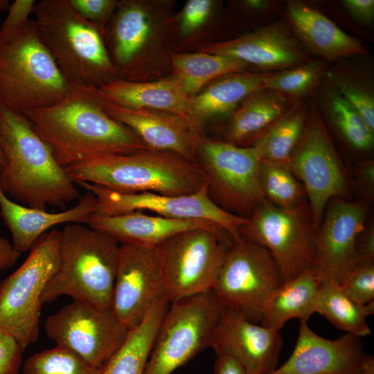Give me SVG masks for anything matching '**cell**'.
Returning <instances> with one entry per match:
<instances>
[{"label":"cell","mask_w":374,"mask_h":374,"mask_svg":"<svg viewBox=\"0 0 374 374\" xmlns=\"http://www.w3.org/2000/svg\"><path fill=\"white\" fill-rule=\"evenodd\" d=\"M22 114L64 169L100 154L149 148L132 130L107 114L95 87L75 85L60 101Z\"/></svg>","instance_id":"obj_1"},{"label":"cell","mask_w":374,"mask_h":374,"mask_svg":"<svg viewBox=\"0 0 374 374\" xmlns=\"http://www.w3.org/2000/svg\"><path fill=\"white\" fill-rule=\"evenodd\" d=\"M0 148L6 163L0 188L15 202L46 210L80 197L75 184L24 114L1 105Z\"/></svg>","instance_id":"obj_2"},{"label":"cell","mask_w":374,"mask_h":374,"mask_svg":"<svg viewBox=\"0 0 374 374\" xmlns=\"http://www.w3.org/2000/svg\"><path fill=\"white\" fill-rule=\"evenodd\" d=\"M75 183L88 182L122 193H193L205 184L197 166L174 152L143 149L95 156L65 168Z\"/></svg>","instance_id":"obj_3"},{"label":"cell","mask_w":374,"mask_h":374,"mask_svg":"<svg viewBox=\"0 0 374 374\" xmlns=\"http://www.w3.org/2000/svg\"><path fill=\"white\" fill-rule=\"evenodd\" d=\"M60 232L58 265L44 290L42 304L67 296L112 308L120 242L84 224H66Z\"/></svg>","instance_id":"obj_4"},{"label":"cell","mask_w":374,"mask_h":374,"mask_svg":"<svg viewBox=\"0 0 374 374\" xmlns=\"http://www.w3.org/2000/svg\"><path fill=\"white\" fill-rule=\"evenodd\" d=\"M179 19L161 3L118 1L105 30V40L117 78L150 81L170 65L168 46Z\"/></svg>","instance_id":"obj_5"},{"label":"cell","mask_w":374,"mask_h":374,"mask_svg":"<svg viewBox=\"0 0 374 374\" xmlns=\"http://www.w3.org/2000/svg\"><path fill=\"white\" fill-rule=\"evenodd\" d=\"M33 14L39 39L72 83L98 89L117 78L104 31L83 19L69 0L39 1Z\"/></svg>","instance_id":"obj_6"},{"label":"cell","mask_w":374,"mask_h":374,"mask_svg":"<svg viewBox=\"0 0 374 374\" xmlns=\"http://www.w3.org/2000/svg\"><path fill=\"white\" fill-rule=\"evenodd\" d=\"M75 86L45 48L31 19L0 43V105L23 113L64 98Z\"/></svg>","instance_id":"obj_7"},{"label":"cell","mask_w":374,"mask_h":374,"mask_svg":"<svg viewBox=\"0 0 374 374\" xmlns=\"http://www.w3.org/2000/svg\"><path fill=\"white\" fill-rule=\"evenodd\" d=\"M234 241L213 224L178 233L154 246L170 302L211 291Z\"/></svg>","instance_id":"obj_8"},{"label":"cell","mask_w":374,"mask_h":374,"mask_svg":"<svg viewBox=\"0 0 374 374\" xmlns=\"http://www.w3.org/2000/svg\"><path fill=\"white\" fill-rule=\"evenodd\" d=\"M60 234L54 229L41 235L24 262L0 280V330L24 350L38 338L42 295L58 265Z\"/></svg>","instance_id":"obj_9"},{"label":"cell","mask_w":374,"mask_h":374,"mask_svg":"<svg viewBox=\"0 0 374 374\" xmlns=\"http://www.w3.org/2000/svg\"><path fill=\"white\" fill-rule=\"evenodd\" d=\"M223 310L211 290L170 302L143 374H172L211 348Z\"/></svg>","instance_id":"obj_10"},{"label":"cell","mask_w":374,"mask_h":374,"mask_svg":"<svg viewBox=\"0 0 374 374\" xmlns=\"http://www.w3.org/2000/svg\"><path fill=\"white\" fill-rule=\"evenodd\" d=\"M261 159L253 146L202 137L195 163L211 199L223 210L248 218L267 202L260 184Z\"/></svg>","instance_id":"obj_11"},{"label":"cell","mask_w":374,"mask_h":374,"mask_svg":"<svg viewBox=\"0 0 374 374\" xmlns=\"http://www.w3.org/2000/svg\"><path fill=\"white\" fill-rule=\"evenodd\" d=\"M283 282L271 253L241 237L234 241L211 292L224 308L258 323L267 299Z\"/></svg>","instance_id":"obj_12"},{"label":"cell","mask_w":374,"mask_h":374,"mask_svg":"<svg viewBox=\"0 0 374 374\" xmlns=\"http://www.w3.org/2000/svg\"><path fill=\"white\" fill-rule=\"evenodd\" d=\"M288 165L304 188L317 230L329 202L344 199L348 185L343 163L315 108L308 114L304 131Z\"/></svg>","instance_id":"obj_13"},{"label":"cell","mask_w":374,"mask_h":374,"mask_svg":"<svg viewBox=\"0 0 374 374\" xmlns=\"http://www.w3.org/2000/svg\"><path fill=\"white\" fill-rule=\"evenodd\" d=\"M316 232L306 206L287 210L267 201L248 217L240 235L265 247L287 281L311 268Z\"/></svg>","instance_id":"obj_14"},{"label":"cell","mask_w":374,"mask_h":374,"mask_svg":"<svg viewBox=\"0 0 374 374\" xmlns=\"http://www.w3.org/2000/svg\"><path fill=\"white\" fill-rule=\"evenodd\" d=\"M47 337L87 363L101 368L126 339L130 330L112 308L73 301L48 316Z\"/></svg>","instance_id":"obj_15"},{"label":"cell","mask_w":374,"mask_h":374,"mask_svg":"<svg viewBox=\"0 0 374 374\" xmlns=\"http://www.w3.org/2000/svg\"><path fill=\"white\" fill-rule=\"evenodd\" d=\"M76 184L96 197L95 215L111 216L148 211L170 218L211 221L224 229L235 241L241 238L240 229L248 219L218 206L210 197L206 184L193 193L182 195L122 193L84 181Z\"/></svg>","instance_id":"obj_16"},{"label":"cell","mask_w":374,"mask_h":374,"mask_svg":"<svg viewBox=\"0 0 374 374\" xmlns=\"http://www.w3.org/2000/svg\"><path fill=\"white\" fill-rule=\"evenodd\" d=\"M164 299H168L167 290L154 247L120 242L112 302V309L118 320L132 330Z\"/></svg>","instance_id":"obj_17"},{"label":"cell","mask_w":374,"mask_h":374,"mask_svg":"<svg viewBox=\"0 0 374 374\" xmlns=\"http://www.w3.org/2000/svg\"><path fill=\"white\" fill-rule=\"evenodd\" d=\"M317 230L311 268L321 278L340 283L353 266L357 237L366 225L368 206L365 202L334 198L328 204Z\"/></svg>","instance_id":"obj_18"},{"label":"cell","mask_w":374,"mask_h":374,"mask_svg":"<svg viewBox=\"0 0 374 374\" xmlns=\"http://www.w3.org/2000/svg\"><path fill=\"white\" fill-rule=\"evenodd\" d=\"M101 96L107 114L132 130L149 148L174 152L195 163L203 125L188 116L124 107Z\"/></svg>","instance_id":"obj_19"},{"label":"cell","mask_w":374,"mask_h":374,"mask_svg":"<svg viewBox=\"0 0 374 374\" xmlns=\"http://www.w3.org/2000/svg\"><path fill=\"white\" fill-rule=\"evenodd\" d=\"M282 346L280 331L224 308L211 348L237 360L248 374H268L277 367Z\"/></svg>","instance_id":"obj_20"},{"label":"cell","mask_w":374,"mask_h":374,"mask_svg":"<svg viewBox=\"0 0 374 374\" xmlns=\"http://www.w3.org/2000/svg\"><path fill=\"white\" fill-rule=\"evenodd\" d=\"M360 337L346 333L326 339L300 321L296 346L287 360L268 374H355L364 356Z\"/></svg>","instance_id":"obj_21"},{"label":"cell","mask_w":374,"mask_h":374,"mask_svg":"<svg viewBox=\"0 0 374 374\" xmlns=\"http://www.w3.org/2000/svg\"><path fill=\"white\" fill-rule=\"evenodd\" d=\"M199 51L278 71L307 62L299 42L280 24L231 40L205 44Z\"/></svg>","instance_id":"obj_22"},{"label":"cell","mask_w":374,"mask_h":374,"mask_svg":"<svg viewBox=\"0 0 374 374\" xmlns=\"http://www.w3.org/2000/svg\"><path fill=\"white\" fill-rule=\"evenodd\" d=\"M96 198L87 191L71 208L50 213L28 207L8 197L0 188V213L9 229L12 244L21 253L30 249L35 241L48 229L60 224H87L94 214Z\"/></svg>","instance_id":"obj_23"},{"label":"cell","mask_w":374,"mask_h":374,"mask_svg":"<svg viewBox=\"0 0 374 374\" xmlns=\"http://www.w3.org/2000/svg\"><path fill=\"white\" fill-rule=\"evenodd\" d=\"M287 15L300 40L326 60H337L366 53L365 46L359 40L344 33L325 15L304 3L289 2Z\"/></svg>","instance_id":"obj_24"},{"label":"cell","mask_w":374,"mask_h":374,"mask_svg":"<svg viewBox=\"0 0 374 374\" xmlns=\"http://www.w3.org/2000/svg\"><path fill=\"white\" fill-rule=\"evenodd\" d=\"M98 90L107 100L124 107L190 116L191 97L172 75L150 81L116 78Z\"/></svg>","instance_id":"obj_25"},{"label":"cell","mask_w":374,"mask_h":374,"mask_svg":"<svg viewBox=\"0 0 374 374\" xmlns=\"http://www.w3.org/2000/svg\"><path fill=\"white\" fill-rule=\"evenodd\" d=\"M213 224L206 220L175 219L134 211L111 216L93 215L87 224L109 233L119 242L154 247L178 233Z\"/></svg>","instance_id":"obj_26"},{"label":"cell","mask_w":374,"mask_h":374,"mask_svg":"<svg viewBox=\"0 0 374 374\" xmlns=\"http://www.w3.org/2000/svg\"><path fill=\"white\" fill-rule=\"evenodd\" d=\"M296 103L266 88L253 92L231 113L224 141L249 145Z\"/></svg>","instance_id":"obj_27"},{"label":"cell","mask_w":374,"mask_h":374,"mask_svg":"<svg viewBox=\"0 0 374 374\" xmlns=\"http://www.w3.org/2000/svg\"><path fill=\"white\" fill-rule=\"evenodd\" d=\"M321 281L320 276L312 268L284 281L267 299L261 325L280 331L292 319L307 322L316 313Z\"/></svg>","instance_id":"obj_28"},{"label":"cell","mask_w":374,"mask_h":374,"mask_svg":"<svg viewBox=\"0 0 374 374\" xmlns=\"http://www.w3.org/2000/svg\"><path fill=\"white\" fill-rule=\"evenodd\" d=\"M267 73L242 71L222 76L190 98V117L204 125L209 118L233 112L253 92L263 87Z\"/></svg>","instance_id":"obj_29"},{"label":"cell","mask_w":374,"mask_h":374,"mask_svg":"<svg viewBox=\"0 0 374 374\" xmlns=\"http://www.w3.org/2000/svg\"><path fill=\"white\" fill-rule=\"evenodd\" d=\"M157 302L137 326L130 330L120 348L101 367L100 374H143L161 321L170 305Z\"/></svg>","instance_id":"obj_30"},{"label":"cell","mask_w":374,"mask_h":374,"mask_svg":"<svg viewBox=\"0 0 374 374\" xmlns=\"http://www.w3.org/2000/svg\"><path fill=\"white\" fill-rule=\"evenodd\" d=\"M248 66L239 60L200 51L170 54L172 75L190 97L213 81L230 73L245 71Z\"/></svg>","instance_id":"obj_31"},{"label":"cell","mask_w":374,"mask_h":374,"mask_svg":"<svg viewBox=\"0 0 374 374\" xmlns=\"http://www.w3.org/2000/svg\"><path fill=\"white\" fill-rule=\"evenodd\" d=\"M316 312L346 333L362 337L371 332L367 318L374 313V302L359 304L348 296L339 283L321 278Z\"/></svg>","instance_id":"obj_32"},{"label":"cell","mask_w":374,"mask_h":374,"mask_svg":"<svg viewBox=\"0 0 374 374\" xmlns=\"http://www.w3.org/2000/svg\"><path fill=\"white\" fill-rule=\"evenodd\" d=\"M308 114L306 107L297 103L247 146L254 147L262 159L288 163L304 131Z\"/></svg>","instance_id":"obj_33"},{"label":"cell","mask_w":374,"mask_h":374,"mask_svg":"<svg viewBox=\"0 0 374 374\" xmlns=\"http://www.w3.org/2000/svg\"><path fill=\"white\" fill-rule=\"evenodd\" d=\"M259 177L262 192L268 202L287 210L306 206L304 188L288 163L262 159Z\"/></svg>","instance_id":"obj_34"},{"label":"cell","mask_w":374,"mask_h":374,"mask_svg":"<svg viewBox=\"0 0 374 374\" xmlns=\"http://www.w3.org/2000/svg\"><path fill=\"white\" fill-rule=\"evenodd\" d=\"M324 91V106L334 126L350 146L359 150L372 148L374 131L357 109L328 82Z\"/></svg>","instance_id":"obj_35"},{"label":"cell","mask_w":374,"mask_h":374,"mask_svg":"<svg viewBox=\"0 0 374 374\" xmlns=\"http://www.w3.org/2000/svg\"><path fill=\"white\" fill-rule=\"evenodd\" d=\"M326 67L325 61L314 60L285 70L267 73L263 87L296 102L316 90L321 83Z\"/></svg>","instance_id":"obj_36"},{"label":"cell","mask_w":374,"mask_h":374,"mask_svg":"<svg viewBox=\"0 0 374 374\" xmlns=\"http://www.w3.org/2000/svg\"><path fill=\"white\" fill-rule=\"evenodd\" d=\"M96 368L71 350L55 346L30 356L23 366L24 374H100Z\"/></svg>","instance_id":"obj_37"},{"label":"cell","mask_w":374,"mask_h":374,"mask_svg":"<svg viewBox=\"0 0 374 374\" xmlns=\"http://www.w3.org/2000/svg\"><path fill=\"white\" fill-rule=\"evenodd\" d=\"M325 75L327 82L357 109L374 131V96L371 84L338 66L326 70Z\"/></svg>","instance_id":"obj_38"},{"label":"cell","mask_w":374,"mask_h":374,"mask_svg":"<svg viewBox=\"0 0 374 374\" xmlns=\"http://www.w3.org/2000/svg\"><path fill=\"white\" fill-rule=\"evenodd\" d=\"M339 284L357 303L367 305L374 302V263L353 266Z\"/></svg>","instance_id":"obj_39"},{"label":"cell","mask_w":374,"mask_h":374,"mask_svg":"<svg viewBox=\"0 0 374 374\" xmlns=\"http://www.w3.org/2000/svg\"><path fill=\"white\" fill-rule=\"evenodd\" d=\"M85 20L105 30L116 8V0H69Z\"/></svg>","instance_id":"obj_40"},{"label":"cell","mask_w":374,"mask_h":374,"mask_svg":"<svg viewBox=\"0 0 374 374\" xmlns=\"http://www.w3.org/2000/svg\"><path fill=\"white\" fill-rule=\"evenodd\" d=\"M35 0H15L11 3L8 15L0 26V43L8 40L28 25Z\"/></svg>","instance_id":"obj_41"},{"label":"cell","mask_w":374,"mask_h":374,"mask_svg":"<svg viewBox=\"0 0 374 374\" xmlns=\"http://www.w3.org/2000/svg\"><path fill=\"white\" fill-rule=\"evenodd\" d=\"M211 0H189L184 5L179 19L181 34L188 35L200 28L208 20L213 8Z\"/></svg>","instance_id":"obj_42"},{"label":"cell","mask_w":374,"mask_h":374,"mask_svg":"<svg viewBox=\"0 0 374 374\" xmlns=\"http://www.w3.org/2000/svg\"><path fill=\"white\" fill-rule=\"evenodd\" d=\"M23 351L12 335L0 330V374H18Z\"/></svg>","instance_id":"obj_43"},{"label":"cell","mask_w":374,"mask_h":374,"mask_svg":"<svg viewBox=\"0 0 374 374\" xmlns=\"http://www.w3.org/2000/svg\"><path fill=\"white\" fill-rule=\"evenodd\" d=\"M368 263H374V226L371 223H366L357 237L353 253V266Z\"/></svg>","instance_id":"obj_44"},{"label":"cell","mask_w":374,"mask_h":374,"mask_svg":"<svg viewBox=\"0 0 374 374\" xmlns=\"http://www.w3.org/2000/svg\"><path fill=\"white\" fill-rule=\"evenodd\" d=\"M358 186L363 194L369 199L374 194V162L367 160L358 163L355 169Z\"/></svg>","instance_id":"obj_45"},{"label":"cell","mask_w":374,"mask_h":374,"mask_svg":"<svg viewBox=\"0 0 374 374\" xmlns=\"http://www.w3.org/2000/svg\"><path fill=\"white\" fill-rule=\"evenodd\" d=\"M342 3L350 15L359 23L368 24L373 20V0H344Z\"/></svg>","instance_id":"obj_46"},{"label":"cell","mask_w":374,"mask_h":374,"mask_svg":"<svg viewBox=\"0 0 374 374\" xmlns=\"http://www.w3.org/2000/svg\"><path fill=\"white\" fill-rule=\"evenodd\" d=\"M213 373L214 374H248L237 360L223 354L216 355Z\"/></svg>","instance_id":"obj_47"},{"label":"cell","mask_w":374,"mask_h":374,"mask_svg":"<svg viewBox=\"0 0 374 374\" xmlns=\"http://www.w3.org/2000/svg\"><path fill=\"white\" fill-rule=\"evenodd\" d=\"M20 254L15 249L12 243L1 235L0 231V270L12 267Z\"/></svg>","instance_id":"obj_48"},{"label":"cell","mask_w":374,"mask_h":374,"mask_svg":"<svg viewBox=\"0 0 374 374\" xmlns=\"http://www.w3.org/2000/svg\"><path fill=\"white\" fill-rule=\"evenodd\" d=\"M243 3L247 8L256 12L266 11L271 8V2L265 0H248Z\"/></svg>","instance_id":"obj_49"},{"label":"cell","mask_w":374,"mask_h":374,"mask_svg":"<svg viewBox=\"0 0 374 374\" xmlns=\"http://www.w3.org/2000/svg\"><path fill=\"white\" fill-rule=\"evenodd\" d=\"M355 374H374V357L364 353L361 366Z\"/></svg>","instance_id":"obj_50"},{"label":"cell","mask_w":374,"mask_h":374,"mask_svg":"<svg viewBox=\"0 0 374 374\" xmlns=\"http://www.w3.org/2000/svg\"><path fill=\"white\" fill-rule=\"evenodd\" d=\"M10 3L9 0H0V13L8 11Z\"/></svg>","instance_id":"obj_51"},{"label":"cell","mask_w":374,"mask_h":374,"mask_svg":"<svg viewBox=\"0 0 374 374\" xmlns=\"http://www.w3.org/2000/svg\"><path fill=\"white\" fill-rule=\"evenodd\" d=\"M6 159L2 150L0 148V170L6 166Z\"/></svg>","instance_id":"obj_52"}]
</instances>
